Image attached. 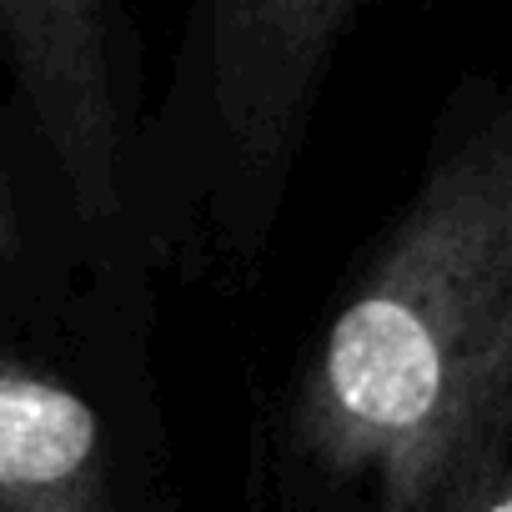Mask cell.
Returning a JSON list of instances; mask_svg holds the SVG:
<instances>
[{
  "instance_id": "277c9868",
  "label": "cell",
  "mask_w": 512,
  "mask_h": 512,
  "mask_svg": "<svg viewBox=\"0 0 512 512\" xmlns=\"http://www.w3.org/2000/svg\"><path fill=\"white\" fill-rule=\"evenodd\" d=\"M6 61L46 191L91 256L141 251L131 231L141 76L121 0H0Z\"/></svg>"
},
{
  "instance_id": "6da1fadb",
  "label": "cell",
  "mask_w": 512,
  "mask_h": 512,
  "mask_svg": "<svg viewBox=\"0 0 512 512\" xmlns=\"http://www.w3.org/2000/svg\"><path fill=\"white\" fill-rule=\"evenodd\" d=\"M512 457V86L432 151L292 352L256 512H462Z\"/></svg>"
},
{
  "instance_id": "7a4b0ae2",
  "label": "cell",
  "mask_w": 512,
  "mask_h": 512,
  "mask_svg": "<svg viewBox=\"0 0 512 512\" xmlns=\"http://www.w3.org/2000/svg\"><path fill=\"white\" fill-rule=\"evenodd\" d=\"M377 0H191L141 121L131 231L156 277L251 287L347 31Z\"/></svg>"
},
{
  "instance_id": "8992f818",
  "label": "cell",
  "mask_w": 512,
  "mask_h": 512,
  "mask_svg": "<svg viewBox=\"0 0 512 512\" xmlns=\"http://www.w3.org/2000/svg\"><path fill=\"white\" fill-rule=\"evenodd\" d=\"M462 512H512V457L492 472V482H487Z\"/></svg>"
},
{
  "instance_id": "3957f363",
  "label": "cell",
  "mask_w": 512,
  "mask_h": 512,
  "mask_svg": "<svg viewBox=\"0 0 512 512\" xmlns=\"http://www.w3.org/2000/svg\"><path fill=\"white\" fill-rule=\"evenodd\" d=\"M141 251L0 277V512H171Z\"/></svg>"
},
{
  "instance_id": "5b68a950",
  "label": "cell",
  "mask_w": 512,
  "mask_h": 512,
  "mask_svg": "<svg viewBox=\"0 0 512 512\" xmlns=\"http://www.w3.org/2000/svg\"><path fill=\"white\" fill-rule=\"evenodd\" d=\"M66 246H81L61 211L41 196H31L21 166L0 146V277L26 272L36 262H51Z\"/></svg>"
}]
</instances>
